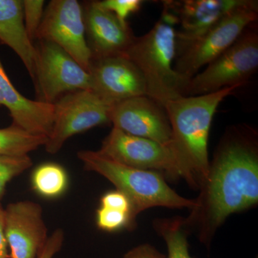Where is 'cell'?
<instances>
[{
    "label": "cell",
    "mask_w": 258,
    "mask_h": 258,
    "mask_svg": "<svg viewBox=\"0 0 258 258\" xmlns=\"http://www.w3.org/2000/svg\"><path fill=\"white\" fill-rule=\"evenodd\" d=\"M252 129L237 127L224 136L210 162L208 174L184 219L187 230L209 245L217 229L232 214L258 203V147Z\"/></svg>",
    "instance_id": "obj_1"
},
{
    "label": "cell",
    "mask_w": 258,
    "mask_h": 258,
    "mask_svg": "<svg viewBox=\"0 0 258 258\" xmlns=\"http://www.w3.org/2000/svg\"><path fill=\"white\" fill-rule=\"evenodd\" d=\"M239 86L200 96L178 97L164 108L169 116L176 153L189 169L198 189L208 176V140L219 105Z\"/></svg>",
    "instance_id": "obj_2"
},
{
    "label": "cell",
    "mask_w": 258,
    "mask_h": 258,
    "mask_svg": "<svg viewBox=\"0 0 258 258\" xmlns=\"http://www.w3.org/2000/svg\"><path fill=\"white\" fill-rule=\"evenodd\" d=\"M176 23L175 17L164 9L152 29L142 36L135 37L123 53L143 75L147 96L164 107L167 102L185 96L190 81L174 69Z\"/></svg>",
    "instance_id": "obj_3"
},
{
    "label": "cell",
    "mask_w": 258,
    "mask_h": 258,
    "mask_svg": "<svg viewBox=\"0 0 258 258\" xmlns=\"http://www.w3.org/2000/svg\"><path fill=\"white\" fill-rule=\"evenodd\" d=\"M86 170L108 179L132 204L134 216L155 207L188 208L195 200L180 196L167 184L160 173L125 166L101 155L98 151L82 150L77 154Z\"/></svg>",
    "instance_id": "obj_4"
},
{
    "label": "cell",
    "mask_w": 258,
    "mask_h": 258,
    "mask_svg": "<svg viewBox=\"0 0 258 258\" xmlns=\"http://www.w3.org/2000/svg\"><path fill=\"white\" fill-rule=\"evenodd\" d=\"M257 1L249 0L192 41L176 47L174 69L184 79L191 80L232 46L258 18Z\"/></svg>",
    "instance_id": "obj_5"
},
{
    "label": "cell",
    "mask_w": 258,
    "mask_h": 258,
    "mask_svg": "<svg viewBox=\"0 0 258 258\" xmlns=\"http://www.w3.org/2000/svg\"><path fill=\"white\" fill-rule=\"evenodd\" d=\"M99 154L125 166L164 172L198 188L196 181L174 149L150 139L135 137L113 127L101 144Z\"/></svg>",
    "instance_id": "obj_6"
},
{
    "label": "cell",
    "mask_w": 258,
    "mask_h": 258,
    "mask_svg": "<svg viewBox=\"0 0 258 258\" xmlns=\"http://www.w3.org/2000/svg\"><path fill=\"white\" fill-rule=\"evenodd\" d=\"M257 68V31L249 26L232 46L190 80L185 96H200L225 88L243 86Z\"/></svg>",
    "instance_id": "obj_7"
},
{
    "label": "cell",
    "mask_w": 258,
    "mask_h": 258,
    "mask_svg": "<svg viewBox=\"0 0 258 258\" xmlns=\"http://www.w3.org/2000/svg\"><path fill=\"white\" fill-rule=\"evenodd\" d=\"M37 101L54 104L60 97L80 90H91V76L69 53L54 42L35 44Z\"/></svg>",
    "instance_id": "obj_8"
},
{
    "label": "cell",
    "mask_w": 258,
    "mask_h": 258,
    "mask_svg": "<svg viewBox=\"0 0 258 258\" xmlns=\"http://www.w3.org/2000/svg\"><path fill=\"white\" fill-rule=\"evenodd\" d=\"M54 106L53 125L45 145L50 154H57L74 135L110 122L112 104L91 90L66 93Z\"/></svg>",
    "instance_id": "obj_9"
},
{
    "label": "cell",
    "mask_w": 258,
    "mask_h": 258,
    "mask_svg": "<svg viewBox=\"0 0 258 258\" xmlns=\"http://www.w3.org/2000/svg\"><path fill=\"white\" fill-rule=\"evenodd\" d=\"M35 39L54 42L88 72L92 53L86 40L82 8L77 0L50 1Z\"/></svg>",
    "instance_id": "obj_10"
},
{
    "label": "cell",
    "mask_w": 258,
    "mask_h": 258,
    "mask_svg": "<svg viewBox=\"0 0 258 258\" xmlns=\"http://www.w3.org/2000/svg\"><path fill=\"white\" fill-rule=\"evenodd\" d=\"M110 122L125 133L150 139L175 150L165 108L150 97H134L112 105Z\"/></svg>",
    "instance_id": "obj_11"
},
{
    "label": "cell",
    "mask_w": 258,
    "mask_h": 258,
    "mask_svg": "<svg viewBox=\"0 0 258 258\" xmlns=\"http://www.w3.org/2000/svg\"><path fill=\"white\" fill-rule=\"evenodd\" d=\"M88 73L91 91L112 105L147 96L143 75L123 54L92 59Z\"/></svg>",
    "instance_id": "obj_12"
},
{
    "label": "cell",
    "mask_w": 258,
    "mask_h": 258,
    "mask_svg": "<svg viewBox=\"0 0 258 258\" xmlns=\"http://www.w3.org/2000/svg\"><path fill=\"white\" fill-rule=\"evenodd\" d=\"M5 210V236L10 258H37L49 236L40 204L24 200Z\"/></svg>",
    "instance_id": "obj_13"
},
{
    "label": "cell",
    "mask_w": 258,
    "mask_h": 258,
    "mask_svg": "<svg viewBox=\"0 0 258 258\" xmlns=\"http://www.w3.org/2000/svg\"><path fill=\"white\" fill-rule=\"evenodd\" d=\"M249 0H186L164 3L181 29L176 31V47L192 41Z\"/></svg>",
    "instance_id": "obj_14"
},
{
    "label": "cell",
    "mask_w": 258,
    "mask_h": 258,
    "mask_svg": "<svg viewBox=\"0 0 258 258\" xmlns=\"http://www.w3.org/2000/svg\"><path fill=\"white\" fill-rule=\"evenodd\" d=\"M83 13L86 40L92 59L124 53L135 38L128 23H122L98 1L88 3Z\"/></svg>",
    "instance_id": "obj_15"
},
{
    "label": "cell",
    "mask_w": 258,
    "mask_h": 258,
    "mask_svg": "<svg viewBox=\"0 0 258 258\" xmlns=\"http://www.w3.org/2000/svg\"><path fill=\"white\" fill-rule=\"evenodd\" d=\"M0 105L8 108L13 124L48 137L53 125L54 104L29 99L13 86L0 60Z\"/></svg>",
    "instance_id": "obj_16"
},
{
    "label": "cell",
    "mask_w": 258,
    "mask_h": 258,
    "mask_svg": "<svg viewBox=\"0 0 258 258\" xmlns=\"http://www.w3.org/2000/svg\"><path fill=\"white\" fill-rule=\"evenodd\" d=\"M0 42L18 55L33 81L36 51L25 30L21 0H0Z\"/></svg>",
    "instance_id": "obj_17"
},
{
    "label": "cell",
    "mask_w": 258,
    "mask_h": 258,
    "mask_svg": "<svg viewBox=\"0 0 258 258\" xmlns=\"http://www.w3.org/2000/svg\"><path fill=\"white\" fill-rule=\"evenodd\" d=\"M47 137L27 132L18 125L13 124L0 128V156L23 157L45 147Z\"/></svg>",
    "instance_id": "obj_18"
},
{
    "label": "cell",
    "mask_w": 258,
    "mask_h": 258,
    "mask_svg": "<svg viewBox=\"0 0 258 258\" xmlns=\"http://www.w3.org/2000/svg\"><path fill=\"white\" fill-rule=\"evenodd\" d=\"M31 184L37 195L45 198H57L67 189L69 176L60 164L45 163L32 172Z\"/></svg>",
    "instance_id": "obj_19"
},
{
    "label": "cell",
    "mask_w": 258,
    "mask_h": 258,
    "mask_svg": "<svg viewBox=\"0 0 258 258\" xmlns=\"http://www.w3.org/2000/svg\"><path fill=\"white\" fill-rule=\"evenodd\" d=\"M157 233L165 241L167 258H191L187 240L188 230L181 217L157 219L154 221Z\"/></svg>",
    "instance_id": "obj_20"
},
{
    "label": "cell",
    "mask_w": 258,
    "mask_h": 258,
    "mask_svg": "<svg viewBox=\"0 0 258 258\" xmlns=\"http://www.w3.org/2000/svg\"><path fill=\"white\" fill-rule=\"evenodd\" d=\"M32 164L33 162L29 155L23 157L0 156V202L4 196L8 183L30 169Z\"/></svg>",
    "instance_id": "obj_21"
},
{
    "label": "cell",
    "mask_w": 258,
    "mask_h": 258,
    "mask_svg": "<svg viewBox=\"0 0 258 258\" xmlns=\"http://www.w3.org/2000/svg\"><path fill=\"white\" fill-rule=\"evenodd\" d=\"M134 223L135 220L127 212L101 206L97 210L96 224L102 230L115 232L133 227Z\"/></svg>",
    "instance_id": "obj_22"
},
{
    "label": "cell",
    "mask_w": 258,
    "mask_h": 258,
    "mask_svg": "<svg viewBox=\"0 0 258 258\" xmlns=\"http://www.w3.org/2000/svg\"><path fill=\"white\" fill-rule=\"evenodd\" d=\"M43 0H25L23 1V21L25 30L32 42L36 38L37 30L43 17Z\"/></svg>",
    "instance_id": "obj_23"
},
{
    "label": "cell",
    "mask_w": 258,
    "mask_h": 258,
    "mask_svg": "<svg viewBox=\"0 0 258 258\" xmlns=\"http://www.w3.org/2000/svg\"><path fill=\"white\" fill-rule=\"evenodd\" d=\"M141 0H103L98 1L102 8L111 12L122 23L126 24L129 15L137 13L142 8Z\"/></svg>",
    "instance_id": "obj_24"
},
{
    "label": "cell",
    "mask_w": 258,
    "mask_h": 258,
    "mask_svg": "<svg viewBox=\"0 0 258 258\" xmlns=\"http://www.w3.org/2000/svg\"><path fill=\"white\" fill-rule=\"evenodd\" d=\"M100 203H101V207L103 208L113 209V210H120V211L131 214L136 220L132 204L126 196L118 190L115 189L114 191H108L102 197Z\"/></svg>",
    "instance_id": "obj_25"
},
{
    "label": "cell",
    "mask_w": 258,
    "mask_h": 258,
    "mask_svg": "<svg viewBox=\"0 0 258 258\" xmlns=\"http://www.w3.org/2000/svg\"><path fill=\"white\" fill-rule=\"evenodd\" d=\"M64 234L62 229L58 228L49 236L45 247L40 251L37 258H53L60 252L63 244Z\"/></svg>",
    "instance_id": "obj_26"
},
{
    "label": "cell",
    "mask_w": 258,
    "mask_h": 258,
    "mask_svg": "<svg viewBox=\"0 0 258 258\" xmlns=\"http://www.w3.org/2000/svg\"><path fill=\"white\" fill-rule=\"evenodd\" d=\"M123 258H167L154 246L149 244H140L124 254Z\"/></svg>",
    "instance_id": "obj_27"
},
{
    "label": "cell",
    "mask_w": 258,
    "mask_h": 258,
    "mask_svg": "<svg viewBox=\"0 0 258 258\" xmlns=\"http://www.w3.org/2000/svg\"><path fill=\"white\" fill-rule=\"evenodd\" d=\"M0 258H10L9 247L5 236V210L0 202Z\"/></svg>",
    "instance_id": "obj_28"
}]
</instances>
